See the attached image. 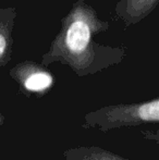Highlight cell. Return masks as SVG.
Wrapping results in <instances>:
<instances>
[{
	"instance_id": "cell-1",
	"label": "cell",
	"mask_w": 159,
	"mask_h": 160,
	"mask_svg": "<svg viewBox=\"0 0 159 160\" xmlns=\"http://www.w3.org/2000/svg\"><path fill=\"white\" fill-rule=\"evenodd\" d=\"M159 123V98L134 103L106 106L84 116L83 128L100 132Z\"/></svg>"
},
{
	"instance_id": "cell-2",
	"label": "cell",
	"mask_w": 159,
	"mask_h": 160,
	"mask_svg": "<svg viewBox=\"0 0 159 160\" xmlns=\"http://www.w3.org/2000/svg\"><path fill=\"white\" fill-rule=\"evenodd\" d=\"M63 160H130L120 154L96 145H80L62 152Z\"/></svg>"
},
{
	"instance_id": "cell-3",
	"label": "cell",
	"mask_w": 159,
	"mask_h": 160,
	"mask_svg": "<svg viewBox=\"0 0 159 160\" xmlns=\"http://www.w3.org/2000/svg\"><path fill=\"white\" fill-rule=\"evenodd\" d=\"M89 28L83 21H75L67 33V45L72 51L80 52L86 48L89 40Z\"/></svg>"
},
{
	"instance_id": "cell-4",
	"label": "cell",
	"mask_w": 159,
	"mask_h": 160,
	"mask_svg": "<svg viewBox=\"0 0 159 160\" xmlns=\"http://www.w3.org/2000/svg\"><path fill=\"white\" fill-rule=\"evenodd\" d=\"M51 84H52V78L45 72L33 73L24 82L25 88L30 92H34V93L46 91L51 86Z\"/></svg>"
},
{
	"instance_id": "cell-5",
	"label": "cell",
	"mask_w": 159,
	"mask_h": 160,
	"mask_svg": "<svg viewBox=\"0 0 159 160\" xmlns=\"http://www.w3.org/2000/svg\"><path fill=\"white\" fill-rule=\"evenodd\" d=\"M141 136L143 139L153 143L159 144V128H145L141 131Z\"/></svg>"
},
{
	"instance_id": "cell-6",
	"label": "cell",
	"mask_w": 159,
	"mask_h": 160,
	"mask_svg": "<svg viewBox=\"0 0 159 160\" xmlns=\"http://www.w3.org/2000/svg\"><path fill=\"white\" fill-rule=\"evenodd\" d=\"M6 45H7V42H6V39H4V37L3 36L0 34V56L3 53V51H4V49H6Z\"/></svg>"
}]
</instances>
